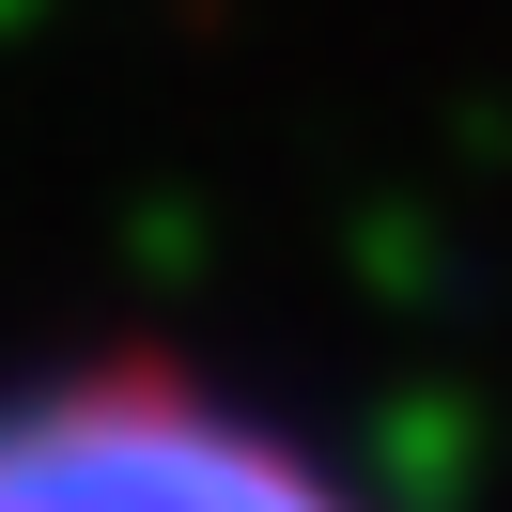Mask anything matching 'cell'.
<instances>
[{"label":"cell","instance_id":"6da1fadb","mask_svg":"<svg viewBox=\"0 0 512 512\" xmlns=\"http://www.w3.org/2000/svg\"><path fill=\"white\" fill-rule=\"evenodd\" d=\"M0 512H404V497L295 388L171 326H94V342L0 357Z\"/></svg>","mask_w":512,"mask_h":512}]
</instances>
